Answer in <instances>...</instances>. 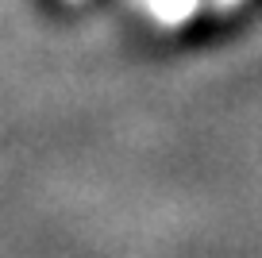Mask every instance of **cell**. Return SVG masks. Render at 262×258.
Instances as JSON below:
<instances>
[{
	"label": "cell",
	"mask_w": 262,
	"mask_h": 258,
	"mask_svg": "<svg viewBox=\"0 0 262 258\" xmlns=\"http://www.w3.org/2000/svg\"><path fill=\"white\" fill-rule=\"evenodd\" d=\"M205 0H147V12L158 27H181L201 12Z\"/></svg>",
	"instance_id": "1"
},
{
	"label": "cell",
	"mask_w": 262,
	"mask_h": 258,
	"mask_svg": "<svg viewBox=\"0 0 262 258\" xmlns=\"http://www.w3.org/2000/svg\"><path fill=\"white\" fill-rule=\"evenodd\" d=\"M216 12H235V8H243V0H208Z\"/></svg>",
	"instance_id": "2"
},
{
	"label": "cell",
	"mask_w": 262,
	"mask_h": 258,
	"mask_svg": "<svg viewBox=\"0 0 262 258\" xmlns=\"http://www.w3.org/2000/svg\"><path fill=\"white\" fill-rule=\"evenodd\" d=\"M70 4H81V0H70Z\"/></svg>",
	"instance_id": "3"
}]
</instances>
